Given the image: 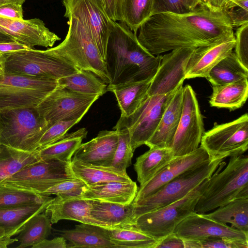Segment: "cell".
<instances>
[{
  "instance_id": "6da1fadb",
  "label": "cell",
  "mask_w": 248,
  "mask_h": 248,
  "mask_svg": "<svg viewBox=\"0 0 248 248\" xmlns=\"http://www.w3.org/2000/svg\"><path fill=\"white\" fill-rule=\"evenodd\" d=\"M138 31L139 43L155 56L207 45L234 33L225 10L213 9L203 2L187 13L153 15Z\"/></svg>"
},
{
  "instance_id": "7a4b0ae2",
  "label": "cell",
  "mask_w": 248,
  "mask_h": 248,
  "mask_svg": "<svg viewBox=\"0 0 248 248\" xmlns=\"http://www.w3.org/2000/svg\"><path fill=\"white\" fill-rule=\"evenodd\" d=\"M162 55L151 54L124 23L110 21L105 62L110 85L152 80Z\"/></svg>"
},
{
  "instance_id": "3957f363",
  "label": "cell",
  "mask_w": 248,
  "mask_h": 248,
  "mask_svg": "<svg viewBox=\"0 0 248 248\" xmlns=\"http://www.w3.org/2000/svg\"><path fill=\"white\" fill-rule=\"evenodd\" d=\"M228 165L222 161L209 178L199 198L195 212L204 214L233 200L248 198V157L243 155L230 157Z\"/></svg>"
},
{
  "instance_id": "277c9868",
  "label": "cell",
  "mask_w": 248,
  "mask_h": 248,
  "mask_svg": "<svg viewBox=\"0 0 248 248\" xmlns=\"http://www.w3.org/2000/svg\"><path fill=\"white\" fill-rule=\"evenodd\" d=\"M49 125L37 106L0 109V144L33 152Z\"/></svg>"
},
{
  "instance_id": "5b68a950",
  "label": "cell",
  "mask_w": 248,
  "mask_h": 248,
  "mask_svg": "<svg viewBox=\"0 0 248 248\" xmlns=\"http://www.w3.org/2000/svg\"><path fill=\"white\" fill-rule=\"evenodd\" d=\"M68 30L65 39L57 46L48 48L78 70L93 73L106 83H110L105 61L84 26L76 18L68 17Z\"/></svg>"
},
{
  "instance_id": "8992f818",
  "label": "cell",
  "mask_w": 248,
  "mask_h": 248,
  "mask_svg": "<svg viewBox=\"0 0 248 248\" xmlns=\"http://www.w3.org/2000/svg\"><path fill=\"white\" fill-rule=\"evenodd\" d=\"M4 73L56 80L79 70L47 49L33 48L0 55Z\"/></svg>"
},
{
  "instance_id": "52a82bcc",
  "label": "cell",
  "mask_w": 248,
  "mask_h": 248,
  "mask_svg": "<svg viewBox=\"0 0 248 248\" xmlns=\"http://www.w3.org/2000/svg\"><path fill=\"white\" fill-rule=\"evenodd\" d=\"M206 179L183 198L161 208L141 214L134 220V227L159 241L173 232L185 218L195 212L197 203L208 182Z\"/></svg>"
},
{
  "instance_id": "ba28073f",
  "label": "cell",
  "mask_w": 248,
  "mask_h": 248,
  "mask_svg": "<svg viewBox=\"0 0 248 248\" xmlns=\"http://www.w3.org/2000/svg\"><path fill=\"white\" fill-rule=\"evenodd\" d=\"M223 158H210L170 181L152 195L133 203V217L158 209L183 198L206 179L209 178Z\"/></svg>"
},
{
  "instance_id": "9c48e42d",
  "label": "cell",
  "mask_w": 248,
  "mask_h": 248,
  "mask_svg": "<svg viewBox=\"0 0 248 248\" xmlns=\"http://www.w3.org/2000/svg\"><path fill=\"white\" fill-rule=\"evenodd\" d=\"M176 90L165 94L148 95L131 115L120 117L113 129L128 130L131 147L134 151L145 144L152 136Z\"/></svg>"
},
{
  "instance_id": "30bf717a",
  "label": "cell",
  "mask_w": 248,
  "mask_h": 248,
  "mask_svg": "<svg viewBox=\"0 0 248 248\" xmlns=\"http://www.w3.org/2000/svg\"><path fill=\"white\" fill-rule=\"evenodd\" d=\"M57 85L50 78L0 75V109L37 106Z\"/></svg>"
},
{
  "instance_id": "8fae6325",
  "label": "cell",
  "mask_w": 248,
  "mask_h": 248,
  "mask_svg": "<svg viewBox=\"0 0 248 248\" xmlns=\"http://www.w3.org/2000/svg\"><path fill=\"white\" fill-rule=\"evenodd\" d=\"M201 145L210 158L243 155L248 148V115L220 124H215L202 136Z\"/></svg>"
},
{
  "instance_id": "7c38bea8",
  "label": "cell",
  "mask_w": 248,
  "mask_h": 248,
  "mask_svg": "<svg viewBox=\"0 0 248 248\" xmlns=\"http://www.w3.org/2000/svg\"><path fill=\"white\" fill-rule=\"evenodd\" d=\"M71 163L58 160L40 161L0 182L40 194L55 184L74 178Z\"/></svg>"
},
{
  "instance_id": "4fadbf2b",
  "label": "cell",
  "mask_w": 248,
  "mask_h": 248,
  "mask_svg": "<svg viewBox=\"0 0 248 248\" xmlns=\"http://www.w3.org/2000/svg\"><path fill=\"white\" fill-rule=\"evenodd\" d=\"M99 97L78 93L58 85L37 108L50 126L60 121L82 118Z\"/></svg>"
},
{
  "instance_id": "5bb4252c",
  "label": "cell",
  "mask_w": 248,
  "mask_h": 248,
  "mask_svg": "<svg viewBox=\"0 0 248 248\" xmlns=\"http://www.w3.org/2000/svg\"><path fill=\"white\" fill-rule=\"evenodd\" d=\"M202 115L195 92L189 85L183 87V108L170 147L174 157L196 150L204 132Z\"/></svg>"
},
{
  "instance_id": "9a60e30c",
  "label": "cell",
  "mask_w": 248,
  "mask_h": 248,
  "mask_svg": "<svg viewBox=\"0 0 248 248\" xmlns=\"http://www.w3.org/2000/svg\"><path fill=\"white\" fill-rule=\"evenodd\" d=\"M64 16L78 19L86 29L105 61L110 19L99 0H62Z\"/></svg>"
},
{
  "instance_id": "2e32d148",
  "label": "cell",
  "mask_w": 248,
  "mask_h": 248,
  "mask_svg": "<svg viewBox=\"0 0 248 248\" xmlns=\"http://www.w3.org/2000/svg\"><path fill=\"white\" fill-rule=\"evenodd\" d=\"M195 48H177L162 55L158 68L149 87L148 95L167 94L183 83L188 60Z\"/></svg>"
},
{
  "instance_id": "e0dca14e",
  "label": "cell",
  "mask_w": 248,
  "mask_h": 248,
  "mask_svg": "<svg viewBox=\"0 0 248 248\" xmlns=\"http://www.w3.org/2000/svg\"><path fill=\"white\" fill-rule=\"evenodd\" d=\"M184 240H196L220 237L248 244V233L192 213L182 220L173 232Z\"/></svg>"
},
{
  "instance_id": "ac0fdd59",
  "label": "cell",
  "mask_w": 248,
  "mask_h": 248,
  "mask_svg": "<svg viewBox=\"0 0 248 248\" xmlns=\"http://www.w3.org/2000/svg\"><path fill=\"white\" fill-rule=\"evenodd\" d=\"M0 30L31 48L36 46L52 47L61 40L43 20L37 18L20 20L0 16Z\"/></svg>"
},
{
  "instance_id": "d6986e66",
  "label": "cell",
  "mask_w": 248,
  "mask_h": 248,
  "mask_svg": "<svg viewBox=\"0 0 248 248\" xmlns=\"http://www.w3.org/2000/svg\"><path fill=\"white\" fill-rule=\"evenodd\" d=\"M210 158L201 146L189 154L174 157L153 178L140 186L133 202L152 195L178 176L199 166Z\"/></svg>"
},
{
  "instance_id": "ffe728a7",
  "label": "cell",
  "mask_w": 248,
  "mask_h": 248,
  "mask_svg": "<svg viewBox=\"0 0 248 248\" xmlns=\"http://www.w3.org/2000/svg\"><path fill=\"white\" fill-rule=\"evenodd\" d=\"M235 43L233 33L207 45L196 47L188 60L185 79L206 78L211 69L232 51Z\"/></svg>"
},
{
  "instance_id": "44dd1931",
  "label": "cell",
  "mask_w": 248,
  "mask_h": 248,
  "mask_svg": "<svg viewBox=\"0 0 248 248\" xmlns=\"http://www.w3.org/2000/svg\"><path fill=\"white\" fill-rule=\"evenodd\" d=\"M118 142V130H102L97 136L81 143L72 160L93 165L109 167Z\"/></svg>"
},
{
  "instance_id": "7402d4cb",
  "label": "cell",
  "mask_w": 248,
  "mask_h": 248,
  "mask_svg": "<svg viewBox=\"0 0 248 248\" xmlns=\"http://www.w3.org/2000/svg\"><path fill=\"white\" fill-rule=\"evenodd\" d=\"M91 207L90 200L81 198L62 199L56 196L47 205L44 212L49 216L51 224L56 223L61 220L68 219L109 229L92 217Z\"/></svg>"
},
{
  "instance_id": "603a6c76",
  "label": "cell",
  "mask_w": 248,
  "mask_h": 248,
  "mask_svg": "<svg viewBox=\"0 0 248 248\" xmlns=\"http://www.w3.org/2000/svg\"><path fill=\"white\" fill-rule=\"evenodd\" d=\"M183 83L176 92L166 108L160 122L145 144L149 148H170L180 122L183 108Z\"/></svg>"
},
{
  "instance_id": "cb8c5ba5",
  "label": "cell",
  "mask_w": 248,
  "mask_h": 248,
  "mask_svg": "<svg viewBox=\"0 0 248 248\" xmlns=\"http://www.w3.org/2000/svg\"><path fill=\"white\" fill-rule=\"evenodd\" d=\"M109 229L100 226L81 223L72 230L61 231V235L66 241V248H116L111 241Z\"/></svg>"
},
{
  "instance_id": "d4e9b609",
  "label": "cell",
  "mask_w": 248,
  "mask_h": 248,
  "mask_svg": "<svg viewBox=\"0 0 248 248\" xmlns=\"http://www.w3.org/2000/svg\"><path fill=\"white\" fill-rule=\"evenodd\" d=\"M138 190V186L133 181L129 182L111 181L96 186H88L81 198L129 204L134 201Z\"/></svg>"
},
{
  "instance_id": "484cf974",
  "label": "cell",
  "mask_w": 248,
  "mask_h": 248,
  "mask_svg": "<svg viewBox=\"0 0 248 248\" xmlns=\"http://www.w3.org/2000/svg\"><path fill=\"white\" fill-rule=\"evenodd\" d=\"M92 217L109 229L134 225L133 202L123 204L90 200Z\"/></svg>"
},
{
  "instance_id": "4316f807",
  "label": "cell",
  "mask_w": 248,
  "mask_h": 248,
  "mask_svg": "<svg viewBox=\"0 0 248 248\" xmlns=\"http://www.w3.org/2000/svg\"><path fill=\"white\" fill-rule=\"evenodd\" d=\"M151 81L148 80L114 85L108 84L107 91L115 95L121 112L120 117H128L138 108L147 95Z\"/></svg>"
},
{
  "instance_id": "83f0119b",
  "label": "cell",
  "mask_w": 248,
  "mask_h": 248,
  "mask_svg": "<svg viewBox=\"0 0 248 248\" xmlns=\"http://www.w3.org/2000/svg\"><path fill=\"white\" fill-rule=\"evenodd\" d=\"M71 168L75 177L82 181L88 186L111 181H132L126 171H118L111 167L97 166L72 160Z\"/></svg>"
},
{
  "instance_id": "f1b7e54d",
  "label": "cell",
  "mask_w": 248,
  "mask_h": 248,
  "mask_svg": "<svg viewBox=\"0 0 248 248\" xmlns=\"http://www.w3.org/2000/svg\"><path fill=\"white\" fill-rule=\"evenodd\" d=\"M53 198L36 204L0 209V227L5 230V236L18 234L25 224L34 215L45 212Z\"/></svg>"
},
{
  "instance_id": "f546056e",
  "label": "cell",
  "mask_w": 248,
  "mask_h": 248,
  "mask_svg": "<svg viewBox=\"0 0 248 248\" xmlns=\"http://www.w3.org/2000/svg\"><path fill=\"white\" fill-rule=\"evenodd\" d=\"M136 159L134 167L140 186L157 174L174 157L170 148H149Z\"/></svg>"
},
{
  "instance_id": "4dcf8cb0",
  "label": "cell",
  "mask_w": 248,
  "mask_h": 248,
  "mask_svg": "<svg viewBox=\"0 0 248 248\" xmlns=\"http://www.w3.org/2000/svg\"><path fill=\"white\" fill-rule=\"evenodd\" d=\"M87 133L85 128L66 133L48 146L37 150L41 160H58L70 164L73 155L82 140L86 138Z\"/></svg>"
},
{
  "instance_id": "1f68e13d",
  "label": "cell",
  "mask_w": 248,
  "mask_h": 248,
  "mask_svg": "<svg viewBox=\"0 0 248 248\" xmlns=\"http://www.w3.org/2000/svg\"><path fill=\"white\" fill-rule=\"evenodd\" d=\"M212 88L210 106L234 110L241 107L247 99L248 78L224 85L212 86Z\"/></svg>"
},
{
  "instance_id": "d6a6232c",
  "label": "cell",
  "mask_w": 248,
  "mask_h": 248,
  "mask_svg": "<svg viewBox=\"0 0 248 248\" xmlns=\"http://www.w3.org/2000/svg\"><path fill=\"white\" fill-rule=\"evenodd\" d=\"M154 0H116L117 21L124 23L134 33L153 15Z\"/></svg>"
},
{
  "instance_id": "836d02e7",
  "label": "cell",
  "mask_w": 248,
  "mask_h": 248,
  "mask_svg": "<svg viewBox=\"0 0 248 248\" xmlns=\"http://www.w3.org/2000/svg\"><path fill=\"white\" fill-rule=\"evenodd\" d=\"M40 161L37 150L29 152L0 144V182Z\"/></svg>"
},
{
  "instance_id": "e575fe53",
  "label": "cell",
  "mask_w": 248,
  "mask_h": 248,
  "mask_svg": "<svg viewBox=\"0 0 248 248\" xmlns=\"http://www.w3.org/2000/svg\"><path fill=\"white\" fill-rule=\"evenodd\" d=\"M205 217L248 233V198L238 199L219 206Z\"/></svg>"
},
{
  "instance_id": "d590c367",
  "label": "cell",
  "mask_w": 248,
  "mask_h": 248,
  "mask_svg": "<svg viewBox=\"0 0 248 248\" xmlns=\"http://www.w3.org/2000/svg\"><path fill=\"white\" fill-rule=\"evenodd\" d=\"M58 85L83 94L101 96L107 92V84L90 71L79 70L57 80Z\"/></svg>"
},
{
  "instance_id": "8d00e7d4",
  "label": "cell",
  "mask_w": 248,
  "mask_h": 248,
  "mask_svg": "<svg viewBox=\"0 0 248 248\" xmlns=\"http://www.w3.org/2000/svg\"><path fill=\"white\" fill-rule=\"evenodd\" d=\"M248 78V69L241 63L232 51L211 69L206 78L212 86H217Z\"/></svg>"
},
{
  "instance_id": "74e56055",
  "label": "cell",
  "mask_w": 248,
  "mask_h": 248,
  "mask_svg": "<svg viewBox=\"0 0 248 248\" xmlns=\"http://www.w3.org/2000/svg\"><path fill=\"white\" fill-rule=\"evenodd\" d=\"M50 218L44 212L31 217L16 237L19 242L17 248L32 247L47 238L51 233Z\"/></svg>"
},
{
  "instance_id": "f35d334b",
  "label": "cell",
  "mask_w": 248,
  "mask_h": 248,
  "mask_svg": "<svg viewBox=\"0 0 248 248\" xmlns=\"http://www.w3.org/2000/svg\"><path fill=\"white\" fill-rule=\"evenodd\" d=\"M109 233L116 248H155L158 242L133 226L109 229Z\"/></svg>"
},
{
  "instance_id": "ab89813d",
  "label": "cell",
  "mask_w": 248,
  "mask_h": 248,
  "mask_svg": "<svg viewBox=\"0 0 248 248\" xmlns=\"http://www.w3.org/2000/svg\"><path fill=\"white\" fill-rule=\"evenodd\" d=\"M50 198L0 183V209L41 203Z\"/></svg>"
},
{
  "instance_id": "60d3db41",
  "label": "cell",
  "mask_w": 248,
  "mask_h": 248,
  "mask_svg": "<svg viewBox=\"0 0 248 248\" xmlns=\"http://www.w3.org/2000/svg\"><path fill=\"white\" fill-rule=\"evenodd\" d=\"M118 131V142L111 167L117 170L126 171L131 164L134 151L132 148L128 130L124 128Z\"/></svg>"
},
{
  "instance_id": "b9f144b4",
  "label": "cell",
  "mask_w": 248,
  "mask_h": 248,
  "mask_svg": "<svg viewBox=\"0 0 248 248\" xmlns=\"http://www.w3.org/2000/svg\"><path fill=\"white\" fill-rule=\"evenodd\" d=\"M88 186L76 177L63 180L50 187L40 195H56L62 199L81 198Z\"/></svg>"
},
{
  "instance_id": "7bdbcfd3",
  "label": "cell",
  "mask_w": 248,
  "mask_h": 248,
  "mask_svg": "<svg viewBox=\"0 0 248 248\" xmlns=\"http://www.w3.org/2000/svg\"><path fill=\"white\" fill-rule=\"evenodd\" d=\"M200 3L197 0H154L152 15L164 13H187Z\"/></svg>"
},
{
  "instance_id": "ee69618b",
  "label": "cell",
  "mask_w": 248,
  "mask_h": 248,
  "mask_svg": "<svg viewBox=\"0 0 248 248\" xmlns=\"http://www.w3.org/2000/svg\"><path fill=\"white\" fill-rule=\"evenodd\" d=\"M184 241L185 248H248V244L220 237Z\"/></svg>"
},
{
  "instance_id": "f6af8a7d",
  "label": "cell",
  "mask_w": 248,
  "mask_h": 248,
  "mask_svg": "<svg viewBox=\"0 0 248 248\" xmlns=\"http://www.w3.org/2000/svg\"><path fill=\"white\" fill-rule=\"evenodd\" d=\"M81 119L60 121L51 125L41 138L36 150L45 148L63 136Z\"/></svg>"
},
{
  "instance_id": "bcb514c9",
  "label": "cell",
  "mask_w": 248,
  "mask_h": 248,
  "mask_svg": "<svg viewBox=\"0 0 248 248\" xmlns=\"http://www.w3.org/2000/svg\"><path fill=\"white\" fill-rule=\"evenodd\" d=\"M225 10L233 28L248 23V0H230Z\"/></svg>"
},
{
  "instance_id": "7dc6e473",
  "label": "cell",
  "mask_w": 248,
  "mask_h": 248,
  "mask_svg": "<svg viewBox=\"0 0 248 248\" xmlns=\"http://www.w3.org/2000/svg\"><path fill=\"white\" fill-rule=\"evenodd\" d=\"M234 34V52L241 63L248 69V23L237 27Z\"/></svg>"
},
{
  "instance_id": "c3c4849f",
  "label": "cell",
  "mask_w": 248,
  "mask_h": 248,
  "mask_svg": "<svg viewBox=\"0 0 248 248\" xmlns=\"http://www.w3.org/2000/svg\"><path fill=\"white\" fill-rule=\"evenodd\" d=\"M0 16L13 19H23L22 5L16 3L2 5L0 6Z\"/></svg>"
},
{
  "instance_id": "681fc988",
  "label": "cell",
  "mask_w": 248,
  "mask_h": 248,
  "mask_svg": "<svg viewBox=\"0 0 248 248\" xmlns=\"http://www.w3.org/2000/svg\"><path fill=\"white\" fill-rule=\"evenodd\" d=\"M185 248V241L174 232L159 240L155 248Z\"/></svg>"
},
{
  "instance_id": "f907efd6",
  "label": "cell",
  "mask_w": 248,
  "mask_h": 248,
  "mask_svg": "<svg viewBox=\"0 0 248 248\" xmlns=\"http://www.w3.org/2000/svg\"><path fill=\"white\" fill-rule=\"evenodd\" d=\"M66 239L62 236L55 237L51 240L46 239L33 246L31 248H66Z\"/></svg>"
},
{
  "instance_id": "816d5d0a",
  "label": "cell",
  "mask_w": 248,
  "mask_h": 248,
  "mask_svg": "<svg viewBox=\"0 0 248 248\" xmlns=\"http://www.w3.org/2000/svg\"><path fill=\"white\" fill-rule=\"evenodd\" d=\"M31 48L27 46L18 42L1 43H0V55Z\"/></svg>"
},
{
  "instance_id": "f5cc1de1",
  "label": "cell",
  "mask_w": 248,
  "mask_h": 248,
  "mask_svg": "<svg viewBox=\"0 0 248 248\" xmlns=\"http://www.w3.org/2000/svg\"><path fill=\"white\" fill-rule=\"evenodd\" d=\"M108 17L117 21L116 0H99Z\"/></svg>"
},
{
  "instance_id": "db71d44e",
  "label": "cell",
  "mask_w": 248,
  "mask_h": 248,
  "mask_svg": "<svg viewBox=\"0 0 248 248\" xmlns=\"http://www.w3.org/2000/svg\"><path fill=\"white\" fill-rule=\"evenodd\" d=\"M230 0H202L209 7L215 10L225 8Z\"/></svg>"
},
{
  "instance_id": "11a10c76",
  "label": "cell",
  "mask_w": 248,
  "mask_h": 248,
  "mask_svg": "<svg viewBox=\"0 0 248 248\" xmlns=\"http://www.w3.org/2000/svg\"><path fill=\"white\" fill-rule=\"evenodd\" d=\"M16 238L4 237L0 238V248H7V247L17 242Z\"/></svg>"
},
{
  "instance_id": "9f6ffc18",
  "label": "cell",
  "mask_w": 248,
  "mask_h": 248,
  "mask_svg": "<svg viewBox=\"0 0 248 248\" xmlns=\"http://www.w3.org/2000/svg\"><path fill=\"white\" fill-rule=\"evenodd\" d=\"M26 0H0V6L8 3H16L22 5Z\"/></svg>"
},
{
  "instance_id": "6f0895ef",
  "label": "cell",
  "mask_w": 248,
  "mask_h": 248,
  "mask_svg": "<svg viewBox=\"0 0 248 248\" xmlns=\"http://www.w3.org/2000/svg\"><path fill=\"white\" fill-rule=\"evenodd\" d=\"M4 74V66H3V62H2L0 55V75H2Z\"/></svg>"
},
{
  "instance_id": "680465c9",
  "label": "cell",
  "mask_w": 248,
  "mask_h": 248,
  "mask_svg": "<svg viewBox=\"0 0 248 248\" xmlns=\"http://www.w3.org/2000/svg\"><path fill=\"white\" fill-rule=\"evenodd\" d=\"M5 237V230L3 228L0 227V238Z\"/></svg>"
},
{
  "instance_id": "91938a15",
  "label": "cell",
  "mask_w": 248,
  "mask_h": 248,
  "mask_svg": "<svg viewBox=\"0 0 248 248\" xmlns=\"http://www.w3.org/2000/svg\"><path fill=\"white\" fill-rule=\"evenodd\" d=\"M198 0L200 3L202 2V0Z\"/></svg>"
},
{
  "instance_id": "94428289",
  "label": "cell",
  "mask_w": 248,
  "mask_h": 248,
  "mask_svg": "<svg viewBox=\"0 0 248 248\" xmlns=\"http://www.w3.org/2000/svg\"></svg>"
}]
</instances>
